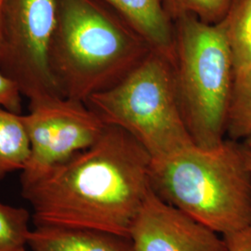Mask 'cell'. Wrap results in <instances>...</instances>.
Wrapping results in <instances>:
<instances>
[{
    "mask_svg": "<svg viewBox=\"0 0 251 251\" xmlns=\"http://www.w3.org/2000/svg\"><path fill=\"white\" fill-rule=\"evenodd\" d=\"M151 154L106 125L89 148L22 186L35 226L89 228L129 237L151 187Z\"/></svg>",
    "mask_w": 251,
    "mask_h": 251,
    "instance_id": "cell-1",
    "label": "cell"
},
{
    "mask_svg": "<svg viewBox=\"0 0 251 251\" xmlns=\"http://www.w3.org/2000/svg\"><path fill=\"white\" fill-rule=\"evenodd\" d=\"M150 178L156 196L222 235L251 224V171L236 141L152 160Z\"/></svg>",
    "mask_w": 251,
    "mask_h": 251,
    "instance_id": "cell-3",
    "label": "cell"
},
{
    "mask_svg": "<svg viewBox=\"0 0 251 251\" xmlns=\"http://www.w3.org/2000/svg\"><path fill=\"white\" fill-rule=\"evenodd\" d=\"M174 27L173 70L180 109L194 144L210 149L225 140L234 82L225 25L184 15L174 20Z\"/></svg>",
    "mask_w": 251,
    "mask_h": 251,
    "instance_id": "cell-4",
    "label": "cell"
},
{
    "mask_svg": "<svg viewBox=\"0 0 251 251\" xmlns=\"http://www.w3.org/2000/svg\"><path fill=\"white\" fill-rule=\"evenodd\" d=\"M142 36L152 50L173 62L175 27L165 0H100Z\"/></svg>",
    "mask_w": 251,
    "mask_h": 251,
    "instance_id": "cell-9",
    "label": "cell"
},
{
    "mask_svg": "<svg viewBox=\"0 0 251 251\" xmlns=\"http://www.w3.org/2000/svg\"></svg>",
    "mask_w": 251,
    "mask_h": 251,
    "instance_id": "cell-21",
    "label": "cell"
},
{
    "mask_svg": "<svg viewBox=\"0 0 251 251\" xmlns=\"http://www.w3.org/2000/svg\"><path fill=\"white\" fill-rule=\"evenodd\" d=\"M31 215L24 207L0 201V251H25L31 229Z\"/></svg>",
    "mask_w": 251,
    "mask_h": 251,
    "instance_id": "cell-14",
    "label": "cell"
},
{
    "mask_svg": "<svg viewBox=\"0 0 251 251\" xmlns=\"http://www.w3.org/2000/svg\"><path fill=\"white\" fill-rule=\"evenodd\" d=\"M233 0H165L171 18L191 15L199 21L215 25L225 18Z\"/></svg>",
    "mask_w": 251,
    "mask_h": 251,
    "instance_id": "cell-15",
    "label": "cell"
},
{
    "mask_svg": "<svg viewBox=\"0 0 251 251\" xmlns=\"http://www.w3.org/2000/svg\"><path fill=\"white\" fill-rule=\"evenodd\" d=\"M251 132V70L234 79L227 114L226 134L238 142Z\"/></svg>",
    "mask_w": 251,
    "mask_h": 251,
    "instance_id": "cell-13",
    "label": "cell"
},
{
    "mask_svg": "<svg viewBox=\"0 0 251 251\" xmlns=\"http://www.w3.org/2000/svg\"><path fill=\"white\" fill-rule=\"evenodd\" d=\"M243 144H244V146H246L247 148H249L250 150H251V132L244 139Z\"/></svg>",
    "mask_w": 251,
    "mask_h": 251,
    "instance_id": "cell-19",
    "label": "cell"
},
{
    "mask_svg": "<svg viewBox=\"0 0 251 251\" xmlns=\"http://www.w3.org/2000/svg\"><path fill=\"white\" fill-rule=\"evenodd\" d=\"M86 103L106 125L131 135L152 160L195 144L179 105L173 62L154 50L122 80Z\"/></svg>",
    "mask_w": 251,
    "mask_h": 251,
    "instance_id": "cell-5",
    "label": "cell"
},
{
    "mask_svg": "<svg viewBox=\"0 0 251 251\" xmlns=\"http://www.w3.org/2000/svg\"><path fill=\"white\" fill-rule=\"evenodd\" d=\"M244 152H245V156H246V160L248 163V166H249V168L251 171V150L247 148L246 146H244Z\"/></svg>",
    "mask_w": 251,
    "mask_h": 251,
    "instance_id": "cell-18",
    "label": "cell"
},
{
    "mask_svg": "<svg viewBox=\"0 0 251 251\" xmlns=\"http://www.w3.org/2000/svg\"><path fill=\"white\" fill-rule=\"evenodd\" d=\"M22 117L31 146L29 160L22 171V186L89 148L106 126L87 103L63 97L30 103L29 113Z\"/></svg>",
    "mask_w": 251,
    "mask_h": 251,
    "instance_id": "cell-7",
    "label": "cell"
},
{
    "mask_svg": "<svg viewBox=\"0 0 251 251\" xmlns=\"http://www.w3.org/2000/svg\"><path fill=\"white\" fill-rule=\"evenodd\" d=\"M27 246L32 251H133L130 237L105 231L35 226Z\"/></svg>",
    "mask_w": 251,
    "mask_h": 251,
    "instance_id": "cell-10",
    "label": "cell"
},
{
    "mask_svg": "<svg viewBox=\"0 0 251 251\" xmlns=\"http://www.w3.org/2000/svg\"><path fill=\"white\" fill-rule=\"evenodd\" d=\"M223 22L235 79L251 70V0H233Z\"/></svg>",
    "mask_w": 251,
    "mask_h": 251,
    "instance_id": "cell-12",
    "label": "cell"
},
{
    "mask_svg": "<svg viewBox=\"0 0 251 251\" xmlns=\"http://www.w3.org/2000/svg\"><path fill=\"white\" fill-rule=\"evenodd\" d=\"M50 69L63 98L87 102L122 80L152 51L100 0H58Z\"/></svg>",
    "mask_w": 251,
    "mask_h": 251,
    "instance_id": "cell-2",
    "label": "cell"
},
{
    "mask_svg": "<svg viewBox=\"0 0 251 251\" xmlns=\"http://www.w3.org/2000/svg\"><path fill=\"white\" fill-rule=\"evenodd\" d=\"M31 146L21 114L0 108V180L23 171L30 157Z\"/></svg>",
    "mask_w": 251,
    "mask_h": 251,
    "instance_id": "cell-11",
    "label": "cell"
},
{
    "mask_svg": "<svg viewBox=\"0 0 251 251\" xmlns=\"http://www.w3.org/2000/svg\"><path fill=\"white\" fill-rule=\"evenodd\" d=\"M223 236L228 251H251V224L241 230Z\"/></svg>",
    "mask_w": 251,
    "mask_h": 251,
    "instance_id": "cell-17",
    "label": "cell"
},
{
    "mask_svg": "<svg viewBox=\"0 0 251 251\" xmlns=\"http://www.w3.org/2000/svg\"><path fill=\"white\" fill-rule=\"evenodd\" d=\"M133 251H228L225 237L156 196L144 201L131 227Z\"/></svg>",
    "mask_w": 251,
    "mask_h": 251,
    "instance_id": "cell-8",
    "label": "cell"
},
{
    "mask_svg": "<svg viewBox=\"0 0 251 251\" xmlns=\"http://www.w3.org/2000/svg\"><path fill=\"white\" fill-rule=\"evenodd\" d=\"M4 3H5V0H0V28H1V17H2V10L4 7Z\"/></svg>",
    "mask_w": 251,
    "mask_h": 251,
    "instance_id": "cell-20",
    "label": "cell"
},
{
    "mask_svg": "<svg viewBox=\"0 0 251 251\" xmlns=\"http://www.w3.org/2000/svg\"><path fill=\"white\" fill-rule=\"evenodd\" d=\"M58 0H5L0 28V71L30 103L62 97L50 69Z\"/></svg>",
    "mask_w": 251,
    "mask_h": 251,
    "instance_id": "cell-6",
    "label": "cell"
},
{
    "mask_svg": "<svg viewBox=\"0 0 251 251\" xmlns=\"http://www.w3.org/2000/svg\"><path fill=\"white\" fill-rule=\"evenodd\" d=\"M23 94L16 82L0 71V108L21 114Z\"/></svg>",
    "mask_w": 251,
    "mask_h": 251,
    "instance_id": "cell-16",
    "label": "cell"
}]
</instances>
